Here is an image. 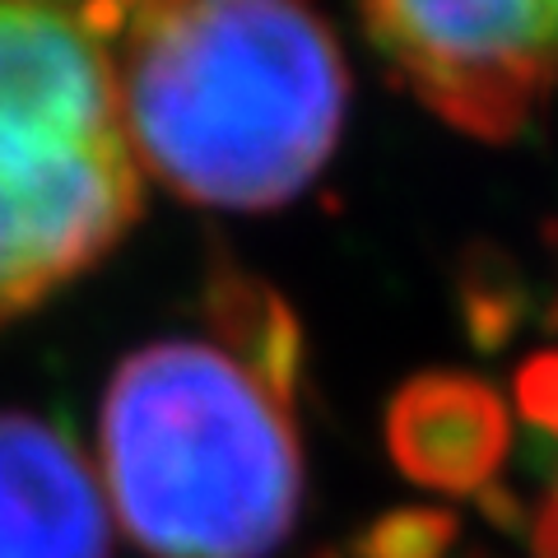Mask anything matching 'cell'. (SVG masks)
Segmentation results:
<instances>
[{
  "mask_svg": "<svg viewBox=\"0 0 558 558\" xmlns=\"http://www.w3.org/2000/svg\"><path fill=\"white\" fill-rule=\"evenodd\" d=\"M312 558H344V554H336V549H317V554H312Z\"/></svg>",
  "mask_w": 558,
  "mask_h": 558,
  "instance_id": "cell-12",
  "label": "cell"
},
{
  "mask_svg": "<svg viewBox=\"0 0 558 558\" xmlns=\"http://www.w3.org/2000/svg\"><path fill=\"white\" fill-rule=\"evenodd\" d=\"M508 410L470 373H424L396 391L387 447L405 480L438 494H480L508 457Z\"/></svg>",
  "mask_w": 558,
  "mask_h": 558,
  "instance_id": "cell-5",
  "label": "cell"
},
{
  "mask_svg": "<svg viewBox=\"0 0 558 558\" xmlns=\"http://www.w3.org/2000/svg\"><path fill=\"white\" fill-rule=\"evenodd\" d=\"M457 517L447 508H391L354 539L359 558H447L457 545Z\"/></svg>",
  "mask_w": 558,
  "mask_h": 558,
  "instance_id": "cell-7",
  "label": "cell"
},
{
  "mask_svg": "<svg viewBox=\"0 0 558 558\" xmlns=\"http://www.w3.org/2000/svg\"><path fill=\"white\" fill-rule=\"evenodd\" d=\"M554 494H558V475H554Z\"/></svg>",
  "mask_w": 558,
  "mask_h": 558,
  "instance_id": "cell-13",
  "label": "cell"
},
{
  "mask_svg": "<svg viewBox=\"0 0 558 558\" xmlns=\"http://www.w3.org/2000/svg\"><path fill=\"white\" fill-rule=\"evenodd\" d=\"M135 163L168 191L270 209L317 178L344 61L307 0H84Z\"/></svg>",
  "mask_w": 558,
  "mask_h": 558,
  "instance_id": "cell-1",
  "label": "cell"
},
{
  "mask_svg": "<svg viewBox=\"0 0 558 558\" xmlns=\"http://www.w3.org/2000/svg\"><path fill=\"white\" fill-rule=\"evenodd\" d=\"M521 10H526L531 38H535L539 61L549 70V80H558V0H521Z\"/></svg>",
  "mask_w": 558,
  "mask_h": 558,
  "instance_id": "cell-9",
  "label": "cell"
},
{
  "mask_svg": "<svg viewBox=\"0 0 558 558\" xmlns=\"http://www.w3.org/2000/svg\"><path fill=\"white\" fill-rule=\"evenodd\" d=\"M108 512L80 447L0 410V558H108Z\"/></svg>",
  "mask_w": 558,
  "mask_h": 558,
  "instance_id": "cell-4",
  "label": "cell"
},
{
  "mask_svg": "<svg viewBox=\"0 0 558 558\" xmlns=\"http://www.w3.org/2000/svg\"><path fill=\"white\" fill-rule=\"evenodd\" d=\"M531 545H535V558H558V494H549L545 508H539Z\"/></svg>",
  "mask_w": 558,
  "mask_h": 558,
  "instance_id": "cell-11",
  "label": "cell"
},
{
  "mask_svg": "<svg viewBox=\"0 0 558 558\" xmlns=\"http://www.w3.org/2000/svg\"><path fill=\"white\" fill-rule=\"evenodd\" d=\"M480 508H484V521H494V526H502V531L526 526V521H521V498L512 494V488H502V484H484L480 488Z\"/></svg>",
  "mask_w": 558,
  "mask_h": 558,
  "instance_id": "cell-10",
  "label": "cell"
},
{
  "mask_svg": "<svg viewBox=\"0 0 558 558\" xmlns=\"http://www.w3.org/2000/svg\"><path fill=\"white\" fill-rule=\"evenodd\" d=\"M209 317L223 349L247 368L260 387H266L279 405L293 410L303 377V336L284 299H275L270 289L252 284V279L229 275L209 303Z\"/></svg>",
  "mask_w": 558,
  "mask_h": 558,
  "instance_id": "cell-6",
  "label": "cell"
},
{
  "mask_svg": "<svg viewBox=\"0 0 558 558\" xmlns=\"http://www.w3.org/2000/svg\"><path fill=\"white\" fill-rule=\"evenodd\" d=\"M517 405L539 433L558 438V349H539L517 373Z\"/></svg>",
  "mask_w": 558,
  "mask_h": 558,
  "instance_id": "cell-8",
  "label": "cell"
},
{
  "mask_svg": "<svg viewBox=\"0 0 558 558\" xmlns=\"http://www.w3.org/2000/svg\"><path fill=\"white\" fill-rule=\"evenodd\" d=\"M554 322H558V312H554Z\"/></svg>",
  "mask_w": 558,
  "mask_h": 558,
  "instance_id": "cell-14",
  "label": "cell"
},
{
  "mask_svg": "<svg viewBox=\"0 0 558 558\" xmlns=\"http://www.w3.org/2000/svg\"><path fill=\"white\" fill-rule=\"evenodd\" d=\"M102 475L149 558H270L303 508L289 410L223 344L159 340L102 396Z\"/></svg>",
  "mask_w": 558,
  "mask_h": 558,
  "instance_id": "cell-2",
  "label": "cell"
},
{
  "mask_svg": "<svg viewBox=\"0 0 558 558\" xmlns=\"http://www.w3.org/2000/svg\"><path fill=\"white\" fill-rule=\"evenodd\" d=\"M140 163L84 0H0V326L98 266Z\"/></svg>",
  "mask_w": 558,
  "mask_h": 558,
  "instance_id": "cell-3",
  "label": "cell"
}]
</instances>
